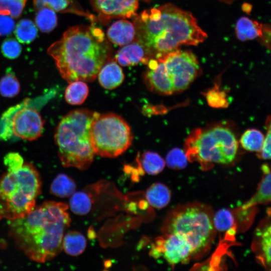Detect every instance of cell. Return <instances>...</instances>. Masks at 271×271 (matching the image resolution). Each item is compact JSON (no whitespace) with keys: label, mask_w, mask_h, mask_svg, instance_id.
<instances>
[{"label":"cell","mask_w":271,"mask_h":271,"mask_svg":"<svg viewBox=\"0 0 271 271\" xmlns=\"http://www.w3.org/2000/svg\"><path fill=\"white\" fill-rule=\"evenodd\" d=\"M213 223L216 230L220 232L231 231L235 224L234 215L228 209H220L214 214Z\"/></svg>","instance_id":"29"},{"label":"cell","mask_w":271,"mask_h":271,"mask_svg":"<svg viewBox=\"0 0 271 271\" xmlns=\"http://www.w3.org/2000/svg\"><path fill=\"white\" fill-rule=\"evenodd\" d=\"M95 112L77 109L63 116L55 130L58 156L65 167L87 169L93 160L90 129Z\"/></svg>","instance_id":"4"},{"label":"cell","mask_w":271,"mask_h":271,"mask_svg":"<svg viewBox=\"0 0 271 271\" xmlns=\"http://www.w3.org/2000/svg\"><path fill=\"white\" fill-rule=\"evenodd\" d=\"M264 137L261 132L256 129H249L245 131L240 138V144L246 150L260 152L263 145Z\"/></svg>","instance_id":"28"},{"label":"cell","mask_w":271,"mask_h":271,"mask_svg":"<svg viewBox=\"0 0 271 271\" xmlns=\"http://www.w3.org/2000/svg\"><path fill=\"white\" fill-rule=\"evenodd\" d=\"M155 258L163 256L171 265L186 263L194 258V250L186 238L179 233H167L155 239L150 251Z\"/></svg>","instance_id":"11"},{"label":"cell","mask_w":271,"mask_h":271,"mask_svg":"<svg viewBox=\"0 0 271 271\" xmlns=\"http://www.w3.org/2000/svg\"><path fill=\"white\" fill-rule=\"evenodd\" d=\"M88 92V87L83 81H72L65 90V99L70 104L79 105L85 100Z\"/></svg>","instance_id":"24"},{"label":"cell","mask_w":271,"mask_h":271,"mask_svg":"<svg viewBox=\"0 0 271 271\" xmlns=\"http://www.w3.org/2000/svg\"><path fill=\"white\" fill-rule=\"evenodd\" d=\"M267 123L268 126L267 132L264 141L262 148L259 152V157L262 159L268 160L270 158V118H268V122Z\"/></svg>","instance_id":"38"},{"label":"cell","mask_w":271,"mask_h":271,"mask_svg":"<svg viewBox=\"0 0 271 271\" xmlns=\"http://www.w3.org/2000/svg\"><path fill=\"white\" fill-rule=\"evenodd\" d=\"M147 64L148 69L145 74L144 81L148 88L161 94L173 93V86L167 75L162 60L160 58H151Z\"/></svg>","instance_id":"12"},{"label":"cell","mask_w":271,"mask_h":271,"mask_svg":"<svg viewBox=\"0 0 271 271\" xmlns=\"http://www.w3.org/2000/svg\"><path fill=\"white\" fill-rule=\"evenodd\" d=\"M218 1L221 2L227 3V4H230L233 1H234L235 0H218Z\"/></svg>","instance_id":"39"},{"label":"cell","mask_w":271,"mask_h":271,"mask_svg":"<svg viewBox=\"0 0 271 271\" xmlns=\"http://www.w3.org/2000/svg\"><path fill=\"white\" fill-rule=\"evenodd\" d=\"M208 104L214 107H223L227 105L225 94L215 88L209 91L206 94Z\"/></svg>","instance_id":"35"},{"label":"cell","mask_w":271,"mask_h":271,"mask_svg":"<svg viewBox=\"0 0 271 271\" xmlns=\"http://www.w3.org/2000/svg\"><path fill=\"white\" fill-rule=\"evenodd\" d=\"M134 20L138 40L151 58L177 50L182 45H198L207 37L191 13L171 4L145 10Z\"/></svg>","instance_id":"1"},{"label":"cell","mask_w":271,"mask_h":271,"mask_svg":"<svg viewBox=\"0 0 271 271\" xmlns=\"http://www.w3.org/2000/svg\"><path fill=\"white\" fill-rule=\"evenodd\" d=\"M68 209L64 203L46 201L25 216L10 220V235L31 259L49 260L62 249L64 232L71 222Z\"/></svg>","instance_id":"3"},{"label":"cell","mask_w":271,"mask_h":271,"mask_svg":"<svg viewBox=\"0 0 271 271\" xmlns=\"http://www.w3.org/2000/svg\"><path fill=\"white\" fill-rule=\"evenodd\" d=\"M28 102V100H25L3 114L1 122V139L7 140L14 137L33 141L41 136L44 121L36 109L27 106Z\"/></svg>","instance_id":"9"},{"label":"cell","mask_w":271,"mask_h":271,"mask_svg":"<svg viewBox=\"0 0 271 271\" xmlns=\"http://www.w3.org/2000/svg\"><path fill=\"white\" fill-rule=\"evenodd\" d=\"M213 215L211 207L201 203L180 205L167 215L162 231L185 236L193 247L194 258L200 257L209 251L215 238Z\"/></svg>","instance_id":"5"},{"label":"cell","mask_w":271,"mask_h":271,"mask_svg":"<svg viewBox=\"0 0 271 271\" xmlns=\"http://www.w3.org/2000/svg\"><path fill=\"white\" fill-rule=\"evenodd\" d=\"M132 138L129 125L121 116L113 113L95 112L90 129L94 154L103 157H116L130 147Z\"/></svg>","instance_id":"7"},{"label":"cell","mask_w":271,"mask_h":271,"mask_svg":"<svg viewBox=\"0 0 271 271\" xmlns=\"http://www.w3.org/2000/svg\"><path fill=\"white\" fill-rule=\"evenodd\" d=\"M92 205L90 195L85 191L75 192L69 200L71 210L76 215L87 214L90 211Z\"/></svg>","instance_id":"25"},{"label":"cell","mask_w":271,"mask_h":271,"mask_svg":"<svg viewBox=\"0 0 271 271\" xmlns=\"http://www.w3.org/2000/svg\"><path fill=\"white\" fill-rule=\"evenodd\" d=\"M15 27V22L11 17L0 15V36L10 35L14 30Z\"/></svg>","instance_id":"37"},{"label":"cell","mask_w":271,"mask_h":271,"mask_svg":"<svg viewBox=\"0 0 271 271\" xmlns=\"http://www.w3.org/2000/svg\"><path fill=\"white\" fill-rule=\"evenodd\" d=\"M115 59L121 66H131L140 63L147 64L151 57L145 45L137 40L119 49Z\"/></svg>","instance_id":"15"},{"label":"cell","mask_w":271,"mask_h":271,"mask_svg":"<svg viewBox=\"0 0 271 271\" xmlns=\"http://www.w3.org/2000/svg\"><path fill=\"white\" fill-rule=\"evenodd\" d=\"M1 50L5 57L13 59L19 56L22 51V48L18 41L10 38L6 39L3 42Z\"/></svg>","instance_id":"33"},{"label":"cell","mask_w":271,"mask_h":271,"mask_svg":"<svg viewBox=\"0 0 271 271\" xmlns=\"http://www.w3.org/2000/svg\"><path fill=\"white\" fill-rule=\"evenodd\" d=\"M15 34L20 42L29 44L37 37L38 29L32 21L25 19L17 25Z\"/></svg>","instance_id":"27"},{"label":"cell","mask_w":271,"mask_h":271,"mask_svg":"<svg viewBox=\"0 0 271 271\" xmlns=\"http://www.w3.org/2000/svg\"><path fill=\"white\" fill-rule=\"evenodd\" d=\"M252 248L259 262L270 270L271 263V226L269 217L256 228Z\"/></svg>","instance_id":"14"},{"label":"cell","mask_w":271,"mask_h":271,"mask_svg":"<svg viewBox=\"0 0 271 271\" xmlns=\"http://www.w3.org/2000/svg\"><path fill=\"white\" fill-rule=\"evenodd\" d=\"M267 25L259 24L247 17H241L238 20L235 26L237 37L242 41L253 40L257 38L262 39Z\"/></svg>","instance_id":"19"},{"label":"cell","mask_w":271,"mask_h":271,"mask_svg":"<svg viewBox=\"0 0 271 271\" xmlns=\"http://www.w3.org/2000/svg\"><path fill=\"white\" fill-rule=\"evenodd\" d=\"M4 164L8 171H13L21 167L24 163L23 157L18 153L11 152L4 158Z\"/></svg>","instance_id":"36"},{"label":"cell","mask_w":271,"mask_h":271,"mask_svg":"<svg viewBox=\"0 0 271 271\" xmlns=\"http://www.w3.org/2000/svg\"><path fill=\"white\" fill-rule=\"evenodd\" d=\"M20 91V84L16 76L11 72L4 75L0 80V94L5 97L12 98Z\"/></svg>","instance_id":"30"},{"label":"cell","mask_w":271,"mask_h":271,"mask_svg":"<svg viewBox=\"0 0 271 271\" xmlns=\"http://www.w3.org/2000/svg\"><path fill=\"white\" fill-rule=\"evenodd\" d=\"M263 174L255 194L242 206L243 210L257 204H267L270 202V172L269 167L264 164L261 167Z\"/></svg>","instance_id":"18"},{"label":"cell","mask_w":271,"mask_h":271,"mask_svg":"<svg viewBox=\"0 0 271 271\" xmlns=\"http://www.w3.org/2000/svg\"><path fill=\"white\" fill-rule=\"evenodd\" d=\"M166 162L168 167L171 169H183L187 165V156L182 150L177 148H173L167 154Z\"/></svg>","instance_id":"31"},{"label":"cell","mask_w":271,"mask_h":271,"mask_svg":"<svg viewBox=\"0 0 271 271\" xmlns=\"http://www.w3.org/2000/svg\"><path fill=\"white\" fill-rule=\"evenodd\" d=\"M70 3V0H34L35 7L40 9L47 7L56 12L65 10Z\"/></svg>","instance_id":"34"},{"label":"cell","mask_w":271,"mask_h":271,"mask_svg":"<svg viewBox=\"0 0 271 271\" xmlns=\"http://www.w3.org/2000/svg\"><path fill=\"white\" fill-rule=\"evenodd\" d=\"M111 48L98 27L76 26L69 28L47 53L55 60L63 77L69 83L92 81L111 56Z\"/></svg>","instance_id":"2"},{"label":"cell","mask_w":271,"mask_h":271,"mask_svg":"<svg viewBox=\"0 0 271 271\" xmlns=\"http://www.w3.org/2000/svg\"><path fill=\"white\" fill-rule=\"evenodd\" d=\"M98 81L103 88L111 90L119 86L124 80V74L121 67L115 61H108L100 69Z\"/></svg>","instance_id":"17"},{"label":"cell","mask_w":271,"mask_h":271,"mask_svg":"<svg viewBox=\"0 0 271 271\" xmlns=\"http://www.w3.org/2000/svg\"><path fill=\"white\" fill-rule=\"evenodd\" d=\"M158 58L163 62L174 92L185 90L200 71L196 56L189 51L178 49Z\"/></svg>","instance_id":"10"},{"label":"cell","mask_w":271,"mask_h":271,"mask_svg":"<svg viewBox=\"0 0 271 271\" xmlns=\"http://www.w3.org/2000/svg\"><path fill=\"white\" fill-rule=\"evenodd\" d=\"M95 10L102 17L134 18L137 16L138 0H92Z\"/></svg>","instance_id":"13"},{"label":"cell","mask_w":271,"mask_h":271,"mask_svg":"<svg viewBox=\"0 0 271 271\" xmlns=\"http://www.w3.org/2000/svg\"><path fill=\"white\" fill-rule=\"evenodd\" d=\"M86 244L84 236L77 231L68 232L63 238L62 248L67 254L71 256H77L82 253Z\"/></svg>","instance_id":"22"},{"label":"cell","mask_w":271,"mask_h":271,"mask_svg":"<svg viewBox=\"0 0 271 271\" xmlns=\"http://www.w3.org/2000/svg\"><path fill=\"white\" fill-rule=\"evenodd\" d=\"M145 1H150V0H144Z\"/></svg>","instance_id":"40"},{"label":"cell","mask_w":271,"mask_h":271,"mask_svg":"<svg viewBox=\"0 0 271 271\" xmlns=\"http://www.w3.org/2000/svg\"><path fill=\"white\" fill-rule=\"evenodd\" d=\"M76 190V185L74 181L64 174H58L50 186L51 193L61 198L71 196Z\"/></svg>","instance_id":"23"},{"label":"cell","mask_w":271,"mask_h":271,"mask_svg":"<svg viewBox=\"0 0 271 271\" xmlns=\"http://www.w3.org/2000/svg\"><path fill=\"white\" fill-rule=\"evenodd\" d=\"M146 197L151 206L157 209H162L170 202L171 193L167 186L158 182L153 184L147 189Z\"/></svg>","instance_id":"20"},{"label":"cell","mask_w":271,"mask_h":271,"mask_svg":"<svg viewBox=\"0 0 271 271\" xmlns=\"http://www.w3.org/2000/svg\"><path fill=\"white\" fill-rule=\"evenodd\" d=\"M35 23L38 28L43 32H49L57 26V18L54 10L45 7L37 13Z\"/></svg>","instance_id":"26"},{"label":"cell","mask_w":271,"mask_h":271,"mask_svg":"<svg viewBox=\"0 0 271 271\" xmlns=\"http://www.w3.org/2000/svg\"><path fill=\"white\" fill-rule=\"evenodd\" d=\"M187 156L204 163L229 164L235 159L237 140L228 128L217 126L207 130H195L187 141Z\"/></svg>","instance_id":"8"},{"label":"cell","mask_w":271,"mask_h":271,"mask_svg":"<svg viewBox=\"0 0 271 271\" xmlns=\"http://www.w3.org/2000/svg\"><path fill=\"white\" fill-rule=\"evenodd\" d=\"M40 175L34 167L24 162L18 169L0 177V219L23 217L35 207L41 192Z\"/></svg>","instance_id":"6"},{"label":"cell","mask_w":271,"mask_h":271,"mask_svg":"<svg viewBox=\"0 0 271 271\" xmlns=\"http://www.w3.org/2000/svg\"><path fill=\"white\" fill-rule=\"evenodd\" d=\"M139 166L143 171L152 175L161 172L165 166L164 160L157 153L146 151L137 159Z\"/></svg>","instance_id":"21"},{"label":"cell","mask_w":271,"mask_h":271,"mask_svg":"<svg viewBox=\"0 0 271 271\" xmlns=\"http://www.w3.org/2000/svg\"><path fill=\"white\" fill-rule=\"evenodd\" d=\"M27 0H0V15H6L13 18L21 15Z\"/></svg>","instance_id":"32"},{"label":"cell","mask_w":271,"mask_h":271,"mask_svg":"<svg viewBox=\"0 0 271 271\" xmlns=\"http://www.w3.org/2000/svg\"><path fill=\"white\" fill-rule=\"evenodd\" d=\"M136 34L134 25L126 20L115 22L107 31L108 39L112 43L118 46H123L132 41Z\"/></svg>","instance_id":"16"}]
</instances>
